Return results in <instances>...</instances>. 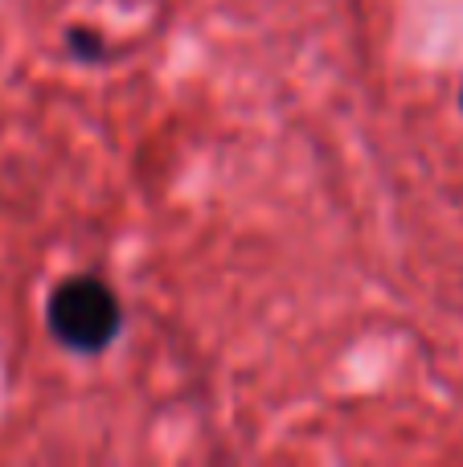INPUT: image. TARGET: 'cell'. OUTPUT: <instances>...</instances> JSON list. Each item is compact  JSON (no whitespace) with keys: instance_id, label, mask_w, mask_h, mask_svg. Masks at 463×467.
Here are the masks:
<instances>
[{"instance_id":"obj_2","label":"cell","mask_w":463,"mask_h":467,"mask_svg":"<svg viewBox=\"0 0 463 467\" xmlns=\"http://www.w3.org/2000/svg\"><path fill=\"white\" fill-rule=\"evenodd\" d=\"M459 111H463V90H459Z\"/></svg>"},{"instance_id":"obj_1","label":"cell","mask_w":463,"mask_h":467,"mask_svg":"<svg viewBox=\"0 0 463 467\" xmlns=\"http://www.w3.org/2000/svg\"><path fill=\"white\" fill-rule=\"evenodd\" d=\"M46 324L70 353H103L123 328V307L98 275H70L49 291Z\"/></svg>"}]
</instances>
